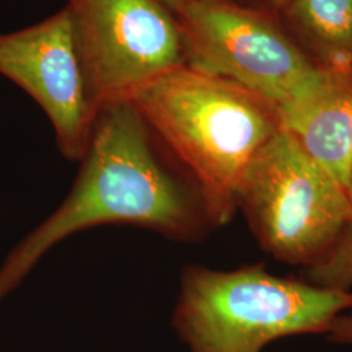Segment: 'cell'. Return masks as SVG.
I'll list each match as a JSON object with an SVG mask.
<instances>
[{
    "label": "cell",
    "mask_w": 352,
    "mask_h": 352,
    "mask_svg": "<svg viewBox=\"0 0 352 352\" xmlns=\"http://www.w3.org/2000/svg\"><path fill=\"white\" fill-rule=\"evenodd\" d=\"M155 142L129 102L100 107L71 192L1 265L0 302L47 252L89 228L141 227L179 243L200 241L214 230L197 189Z\"/></svg>",
    "instance_id": "obj_1"
},
{
    "label": "cell",
    "mask_w": 352,
    "mask_h": 352,
    "mask_svg": "<svg viewBox=\"0 0 352 352\" xmlns=\"http://www.w3.org/2000/svg\"><path fill=\"white\" fill-rule=\"evenodd\" d=\"M126 101L197 189L214 228L227 225L238 213L252 164L280 129L276 107L187 63L135 89Z\"/></svg>",
    "instance_id": "obj_2"
},
{
    "label": "cell",
    "mask_w": 352,
    "mask_h": 352,
    "mask_svg": "<svg viewBox=\"0 0 352 352\" xmlns=\"http://www.w3.org/2000/svg\"><path fill=\"white\" fill-rule=\"evenodd\" d=\"M352 309V289L274 276L264 265L218 270L187 265L173 327L189 352H263L296 336H327Z\"/></svg>",
    "instance_id": "obj_3"
},
{
    "label": "cell",
    "mask_w": 352,
    "mask_h": 352,
    "mask_svg": "<svg viewBox=\"0 0 352 352\" xmlns=\"http://www.w3.org/2000/svg\"><path fill=\"white\" fill-rule=\"evenodd\" d=\"M238 212L267 254L307 272L327 260L350 226L351 190L280 128L252 164Z\"/></svg>",
    "instance_id": "obj_4"
},
{
    "label": "cell",
    "mask_w": 352,
    "mask_h": 352,
    "mask_svg": "<svg viewBox=\"0 0 352 352\" xmlns=\"http://www.w3.org/2000/svg\"><path fill=\"white\" fill-rule=\"evenodd\" d=\"M174 14L186 63L248 89L277 113L312 96L330 72L264 14L231 0H187Z\"/></svg>",
    "instance_id": "obj_5"
},
{
    "label": "cell",
    "mask_w": 352,
    "mask_h": 352,
    "mask_svg": "<svg viewBox=\"0 0 352 352\" xmlns=\"http://www.w3.org/2000/svg\"><path fill=\"white\" fill-rule=\"evenodd\" d=\"M90 93L101 107L186 63L175 14L157 0H69Z\"/></svg>",
    "instance_id": "obj_6"
},
{
    "label": "cell",
    "mask_w": 352,
    "mask_h": 352,
    "mask_svg": "<svg viewBox=\"0 0 352 352\" xmlns=\"http://www.w3.org/2000/svg\"><path fill=\"white\" fill-rule=\"evenodd\" d=\"M0 75L41 106L64 157L81 161L100 107L84 74L69 7L36 25L0 34Z\"/></svg>",
    "instance_id": "obj_7"
},
{
    "label": "cell",
    "mask_w": 352,
    "mask_h": 352,
    "mask_svg": "<svg viewBox=\"0 0 352 352\" xmlns=\"http://www.w3.org/2000/svg\"><path fill=\"white\" fill-rule=\"evenodd\" d=\"M302 151L344 187L352 176V72L330 69L312 96L278 113Z\"/></svg>",
    "instance_id": "obj_8"
},
{
    "label": "cell",
    "mask_w": 352,
    "mask_h": 352,
    "mask_svg": "<svg viewBox=\"0 0 352 352\" xmlns=\"http://www.w3.org/2000/svg\"><path fill=\"white\" fill-rule=\"evenodd\" d=\"M291 23L331 60L352 62V0H289Z\"/></svg>",
    "instance_id": "obj_9"
},
{
    "label": "cell",
    "mask_w": 352,
    "mask_h": 352,
    "mask_svg": "<svg viewBox=\"0 0 352 352\" xmlns=\"http://www.w3.org/2000/svg\"><path fill=\"white\" fill-rule=\"evenodd\" d=\"M350 190L352 195V176ZM305 279L330 289H352V221L322 264L304 272Z\"/></svg>",
    "instance_id": "obj_10"
},
{
    "label": "cell",
    "mask_w": 352,
    "mask_h": 352,
    "mask_svg": "<svg viewBox=\"0 0 352 352\" xmlns=\"http://www.w3.org/2000/svg\"><path fill=\"white\" fill-rule=\"evenodd\" d=\"M325 338L334 344L352 347V309L334 320L327 330Z\"/></svg>",
    "instance_id": "obj_11"
},
{
    "label": "cell",
    "mask_w": 352,
    "mask_h": 352,
    "mask_svg": "<svg viewBox=\"0 0 352 352\" xmlns=\"http://www.w3.org/2000/svg\"><path fill=\"white\" fill-rule=\"evenodd\" d=\"M160 1L162 6H164L167 10H170L171 12L175 13L187 0H157Z\"/></svg>",
    "instance_id": "obj_12"
},
{
    "label": "cell",
    "mask_w": 352,
    "mask_h": 352,
    "mask_svg": "<svg viewBox=\"0 0 352 352\" xmlns=\"http://www.w3.org/2000/svg\"><path fill=\"white\" fill-rule=\"evenodd\" d=\"M266 1L273 4V6H283V4L289 3V0H266Z\"/></svg>",
    "instance_id": "obj_13"
}]
</instances>
